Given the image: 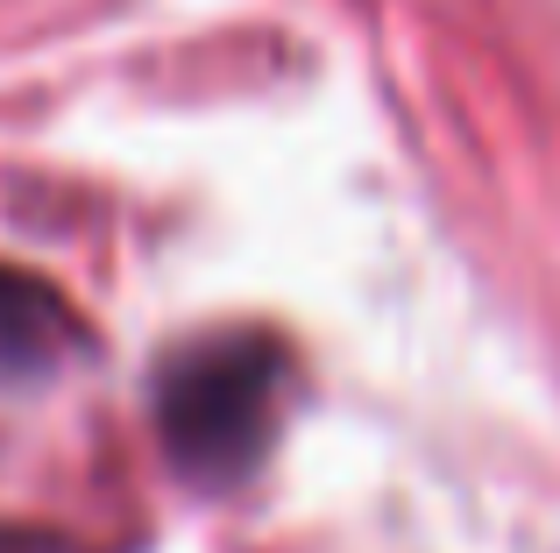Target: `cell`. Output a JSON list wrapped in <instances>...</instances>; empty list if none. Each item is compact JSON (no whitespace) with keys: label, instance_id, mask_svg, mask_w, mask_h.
Masks as SVG:
<instances>
[{"label":"cell","instance_id":"7a4b0ae2","mask_svg":"<svg viewBox=\"0 0 560 553\" xmlns=\"http://www.w3.org/2000/svg\"><path fill=\"white\" fill-rule=\"evenodd\" d=\"M85 348L79 313L65 305V291L43 284L36 270L0 263V384H22V376H50L65 355Z\"/></svg>","mask_w":560,"mask_h":553},{"label":"cell","instance_id":"3957f363","mask_svg":"<svg viewBox=\"0 0 560 553\" xmlns=\"http://www.w3.org/2000/svg\"><path fill=\"white\" fill-rule=\"evenodd\" d=\"M0 553H65V540H50V532H8V526H0Z\"/></svg>","mask_w":560,"mask_h":553},{"label":"cell","instance_id":"6da1fadb","mask_svg":"<svg viewBox=\"0 0 560 553\" xmlns=\"http://www.w3.org/2000/svg\"><path fill=\"white\" fill-rule=\"evenodd\" d=\"M284 348L270 333H199L156 369V440L191 483H242L277 440Z\"/></svg>","mask_w":560,"mask_h":553}]
</instances>
